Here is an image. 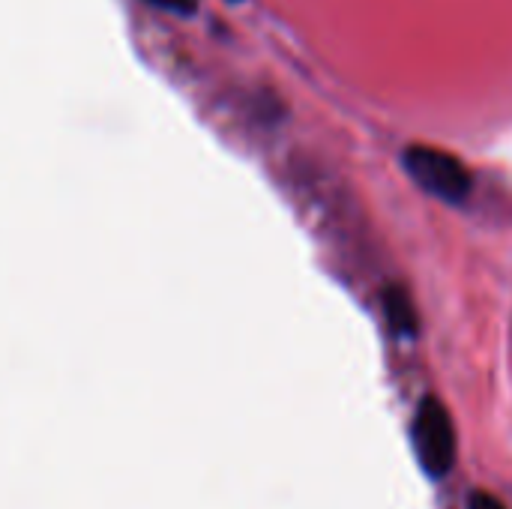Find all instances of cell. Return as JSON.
<instances>
[{
  "instance_id": "obj_1",
  "label": "cell",
  "mask_w": 512,
  "mask_h": 509,
  "mask_svg": "<svg viewBox=\"0 0 512 509\" xmlns=\"http://www.w3.org/2000/svg\"><path fill=\"white\" fill-rule=\"evenodd\" d=\"M402 165L408 177L432 198H441L447 204H462L471 195V171L453 153L426 144H411L402 156Z\"/></svg>"
},
{
  "instance_id": "obj_2",
  "label": "cell",
  "mask_w": 512,
  "mask_h": 509,
  "mask_svg": "<svg viewBox=\"0 0 512 509\" xmlns=\"http://www.w3.org/2000/svg\"><path fill=\"white\" fill-rule=\"evenodd\" d=\"M414 447L423 471L429 477L450 474L456 462V429L450 420V411L435 399H423L417 417H414Z\"/></svg>"
},
{
  "instance_id": "obj_3",
  "label": "cell",
  "mask_w": 512,
  "mask_h": 509,
  "mask_svg": "<svg viewBox=\"0 0 512 509\" xmlns=\"http://www.w3.org/2000/svg\"><path fill=\"white\" fill-rule=\"evenodd\" d=\"M381 309L384 318L390 324V330L402 339H414L420 333V315H417V303L408 294L405 285H387L381 294Z\"/></svg>"
},
{
  "instance_id": "obj_4",
  "label": "cell",
  "mask_w": 512,
  "mask_h": 509,
  "mask_svg": "<svg viewBox=\"0 0 512 509\" xmlns=\"http://www.w3.org/2000/svg\"><path fill=\"white\" fill-rule=\"evenodd\" d=\"M147 3L165 12H177V15H192L198 9V0H147Z\"/></svg>"
},
{
  "instance_id": "obj_5",
  "label": "cell",
  "mask_w": 512,
  "mask_h": 509,
  "mask_svg": "<svg viewBox=\"0 0 512 509\" xmlns=\"http://www.w3.org/2000/svg\"><path fill=\"white\" fill-rule=\"evenodd\" d=\"M468 509H507L498 498H492V495H486V492H477L474 498H471V504Z\"/></svg>"
}]
</instances>
